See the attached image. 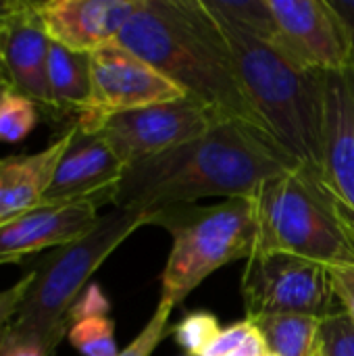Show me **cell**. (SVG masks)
Wrapping results in <instances>:
<instances>
[{"instance_id":"1","label":"cell","mask_w":354,"mask_h":356,"mask_svg":"<svg viewBox=\"0 0 354 356\" xmlns=\"http://www.w3.org/2000/svg\"><path fill=\"white\" fill-rule=\"evenodd\" d=\"M298 167L259 125L225 119L192 142L129 165L115 207L152 213L202 198H252L267 181Z\"/></svg>"},{"instance_id":"2","label":"cell","mask_w":354,"mask_h":356,"mask_svg":"<svg viewBox=\"0 0 354 356\" xmlns=\"http://www.w3.org/2000/svg\"><path fill=\"white\" fill-rule=\"evenodd\" d=\"M117 42L190 96L227 117L259 125L242 92L225 33L207 0H140Z\"/></svg>"},{"instance_id":"3","label":"cell","mask_w":354,"mask_h":356,"mask_svg":"<svg viewBox=\"0 0 354 356\" xmlns=\"http://www.w3.org/2000/svg\"><path fill=\"white\" fill-rule=\"evenodd\" d=\"M213 15L225 33L259 125L305 169L319 173L325 73L298 69L267 38Z\"/></svg>"},{"instance_id":"4","label":"cell","mask_w":354,"mask_h":356,"mask_svg":"<svg viewBox=\"0 0 354 356\" xmlns=\"http://www.w3.org/2000/svg\"><path fill=\"white\" fill-rule=\"evenodd\" d=\"M146 225H150V213L115 207L86 236L46 252L31 269L33 280L6 332L54 355L69 334V313L90 277L136 229Z\"/></svg>"},{"instance_id":"5","label":"cell","mask_w":354,"mask_h":356,"mask_svg":"<svg viewBox=\"0 0 354 356\" xmlns=\"http://www.w3.org/2000/svg\"><path fill=\"white\" fill-rule=\"evenodd\" d=\"M250 200L257 221L252 254L286 252L330 269L354 267V227L315 171L298 167L267 181Z\"/></svg>"},{"instance_id":"6","label":"cell","mask_w":354,"mask_h":356,"mask_svg":"<svg viewBox=\"0 0 354 356\" xmlns=\"http://www.w3.org/2000/svg\"><path fill=\"white\" fill-rule=\"evenodd\" d=\"M150 225L165 227L173 238L159 300L173 309L217 269L238 259L248 261L255 252L257 221L250 198L156 209Z\"/></svg>"},{"instance_id":"7","label":"cell","mask_w":354,"mask_h":356,"mask_svg":"<svg viewBox=\"0 0 354 356\" xmlns=\"http://www.w3.org/2000/svg\"><path fill=\"white\" fill-rule=\"evenodd\" d=\"M246 319L265 315H311L317 319L342 311L332 269L286 252L252 254L240 280Z\"/></svg>"},{"instance_id":"8","label":"cell","mask_w":354,"mask_h":356,"mask_svg":"<svg viewBox=\"0 0 354 356\" xmlns=\"http://www.w3.org/2000/svg\"><path fill=\"white\" fill-rule=\"evenodd\" d=\"M225 119L236 117H227L204 100L186 96L108 115L92 131H98L125 167H129L192 142Z\"/></svg>"},{"instance_id":"9","label":"cell","mask_w":354,"mask_h":356,"mask_svg":"<svg viewBox=\"0 0 354 356\" xmlns=\"http://www.w3.org/2000/svg\"><path fill=\"white\" fill-rule=\"evenodd\" d=\"M92 96L73 125L92 131L104 117L190 96L117 40L90 52Z\"/></svg>"},{"instance_id":"10","label":"cell","mask_w":354,"mask_h":356,"mask_svg":"<svg viewBox=\"0 0 354 356\" xmlns=\"http://www.w3.org/2000/svg\"><path fill=\"white\" fill-rule=\"evenodd\" d=\"M273 19L269 42L298 69L334 73L353 67L342 17L330 0H267Z\"/></svg>"},{"instance_id":"11","label":"cell","mask_w":354,"mask_h":356,"mask_svg":"<svg viewBox=\"0 0 354 356\" xmlns=\"http://www.w3.org/2000/svg\"><path fill=\"white\" fill-rule=\"evenodd\" d=\"M127 167L98 131L71 125L67 148L44 194V204H115Z\"/></svg>"},{"instance_id":"12","label":"cell","mask_w":354,"mask_h":356,"mask_svg":"<svg viewBox=\"0 0 354 356\" xmlns=\"http://www.w3.org/2000/svg\"><path fill=\"white\" fill-rule=\"evenodd\" d=\"M319 181L354 227V67L325 73Z\"/></svg>"},{"instance_id":"13","label":"cell","mask_w":354,"mask_h":356,"mask_svg":"<svg viewBox=\"0 0 354 356\" xmlns=\"http://www.w3.org/2000/svg\"><path fill=\"white\" fill-rule=\"evenodd\" d=\"M50 44L52 40L29 0L0 23V60L10 88L54 115L48 79Z\"/></svg>"},{"instance_id":"14","label":"cell","mask_w":354,"mask_h":356,"mask_svg":"<svg viewBox=\"0 0 354 356\" xmlns=\"http://www.w3.org/2000/svg\"><path fill=\"white\" fill-rule=\"evenodd\" d=\"M140 0H48L33 8L48 38L75 52H94L115 42Z\"/></svg>"},{"instance_id":"15","label":"cell","mask_w":354,"mask_h":356,"mask_svg":"<svg viewBox=\"0 0 354 356\" xmlns=\"http://www.w3.org/2000/svg\"><path fill=\"white\" fill-rule=\"evenodd\" d=\"M98 207L90 202L40 204L0 225V265L67 246L98 223Z\"/></svg>"},{"instance_id":"16","label":"cell","mask_w":354,"mask_h":356,"mask_svg":"<svg viewBox=\"0 0 354 356\" xmlns=\"http://www.w3.org/2000/svg\"><path fill=\"white\" fill-rule=\"evenodd\" d=\"M71 127L33 154L0 159V225L44 204V194L67 148Z\"/></svg>"},{"instance_id":"17","label":"cell","mask_w":354,"mask_h":356,"mask_svg":"<svg viewBox=\"0 0 354 356\" xmlns=\"http://www.w3.org/2000/svg\"><path fill=\"white\" fill-rule=\"evenodd\" d=\"M48 79L54 115H75L77 119L86 113L92 96V69L88 52H75L52 42Z\"/></svg>"},{"instance_id":"18","label":"cell","mask_w":354,"mask_h":356,"mask_svg":"<svg viewBox=\"0 0 354 356\" xmlns=\"http://www.w3.org/2000/svg\"><path fill=\"white\" fill-rule=\"evenodd\" d=\"M267 353L275 356H321V321L311 315H265L250 319Z\"/></svg>"},{"instance_id":"19","label":"cell","mask_w":354,"mask_h":356,"mask_svg":"<svg viewBox=\"0 0 354 356\" xmlns=\"http://www.w3.org/2000/svg\"><path fill=\"white\" fill-rule=\"evenodd\" d=\"M38 104L13 90L10 86L0 96V142H21L38 125Z\"/></svg>"},{"instance_id":"20","label":"cell","mask_w":354,"mask_h":356,"mask_svg":"<svg viewBox=\"0 0 354 356\" xmlns=\"http://www.w3.org/2000/svg\"><path fill=\"white\" fill-rule=\"evenodd\" d=\"M71 346L81 356H117L115 321L111 317H88L75 321L67 334Z\"/></svg>"},{"instance_id":"21","label":"cell","mask_w":354,"mask_h":356,"mask_svg":"<svg viewBox=\"0 0 354 356\" xmlns=\"http://www.w3.org/2000/svg\"><path fill=\"white\" fill-rule=\"evenodd\" d=\"M221 330L223 327L213 313L192 311L173 327V340L186 356H200L221 334Z\"/></svg>"},{"instance_id":"22","label":"cell","mask_w":354,"mask_h":356,"mask_svg":"<svg viewBox=\"0 0 354 356\" xmlns=\"http://www.w3.org/2000/svg\"><path fill=\"white\" fill-rule=\"evenodd\" d=\"M173 307L159 302L156 311L144 325V330L119 353L117 356H152L159 344L169 336V317Z\"/></svg>"},{"instance_id":"23","label":"cell","mask_w":354,"mask_h":356,"mask_svg":"<svg viewBox=\"0 0 354 356\" xmlns=\"http://www.w3.org/2000/svg\"><path fill=\"white\" fill-rule=\"evenodd\" d=\"M321 356H354V323L344 311L321 321Z\"/></svg>"},{"instance_id":"24","label":"cell","mask_w":354,"mask_h":356,"mask_svg":"<svg viewBox=\"0 0 354 356\" xmlns=\"http://www.w3.org/2000/svg\"><path fill=\"white\" fill-rule=\"evenodd\" d=\"M255 330H257V325L244 317L242 321L223 327L221 334L211 342V346L200 356H232L246 344V340L252 336Z\"/></svg>"},{"instance_id":"25","label":"cell","mask_w":354,"mask_h":356,"mask_svg":"<svg viewBox=\"0 0 354 356\" xmlns=\"http://www.w3.org/2000/svg\"><path fill=\"white\" fill-rule=\"evenodd\" d=\"M31 280H33V271L29 269L15 286L0 292V338L4 336L8 325L15 321V317L19 313V307H21V302H23L27 290H29Z\"/></svg>"},{"instance_id":"26","label":"cell","mask_w":354,"mask_h":356,"mask_svg":"<svg viewBox=\"0 0 354 356\" xmlns=\"http://www.w3.org/2000/svg\"><path fill=\"white\" fill-rule=\"evenodd\" d=\"M108 300L102 294V290L94 284H90L83 294L77 298V302L73 305L71 313H69V327L75 321L88 319V317H108Z\"/></svg>"},{"instance_id":"27","label":"cell","mask_w":354,"mask_h":356,"mask_svg":"<svg viewBox=\"0 0 354 356\" xmlns=\"http://www.w3.org/2000/svg\"><path fill=\"white\" fill-rule=\"evenodd\" d=\"M332 277H334V292L340 300V307L354 323V267L332 269Z\"/></svg>"},{"instance_id":"28","label":"cell","mask_w":354,"mask_h":356,"mask_svg":"<svg viewBox=\"0 0 354 356\" xmlns=\"http://www.w3.org/2000/svg\"><path fill=\"white\" fill-rule=\"evenodd\" d=\"M0 356H50L40 344L17 338L8 332L0 338Z\"/></svg>"},{"instance_id":"29","label":"cell","mask_w":354,"mask_h":356,"mask_svg":"<svg viewBox=\"0 0 354 356\" xmlns=\"http://www.w3.org/2000/svg\"><path fill=\"white\" fill-rule=\"evenodd\" d=\"M332 6L336 8V13L342 17L344 25H346V33H348V42H351V54H353V67H354V0H330Z\"/></svg>"},{"instance_id":"30","label":"cell","mask_w":354,"mask_h":356,"mask_svg":"<svg viewBox=\"0 0 354 356\" xmlns=\"http://www.w3.org/2000/svg\"><path fill=\"white\" fill-rule=\"evenodd\" d=\"M265 355H267V346H265V342H263V338H261L259 330H255V332H252V336L246 340V344H244L238 353H234L232 356H265Z\"/></svg>"},{"instance_id":"31","label":"cell","mask_w":354,"mask_h":356,"mask_svg":"<svg viewBox=\"0 0 354 356\" xmlns=\"http://www.w3.org/2000/svg\"><path fill=\"white\" fill-rule=\"evenodd\" d=\"M8 86H10V83H8L6 71H4V67H2V60H0V96L4 94V90H6Z\"/></svg>"},{"instance_id":"32","label":"cell","mask_w":354,"mask_h":356,"mask_svg":"<svg viewBox=\"0 0 354 356\" xmlns=\"http://www.w3.org/2000/svg\"><path fill=\"white\" fill-rule=\"evenodd\" d=\"M265 356H275V355H271V353H267V355H265Z\"/></svg>"},{"instance_id":"33","label":"cell","mask_w":354,"mask_h":356,"mask_svg":"<svg viewBox=\"0 0 354 356\" xmlns=\"http://www.w3.org/2000/svg\"><path fill=\"white\" fill-rule=\"evenodd\" d=\"M184 356H186V355H184Z\"/></svg>"}]
</instances>
